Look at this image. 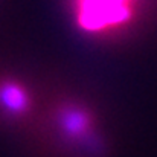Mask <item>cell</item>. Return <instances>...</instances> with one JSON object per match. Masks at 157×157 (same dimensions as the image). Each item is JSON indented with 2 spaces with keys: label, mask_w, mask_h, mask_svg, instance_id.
Instances as JSON below:
<instances>
[{
  "label": "cell",
  "mask_w": 157,
  "mask_h": 157,
  "mask_svg": "<svg viewBox=\"0 0 157 157\" xmlns=\"http://www.w3.org/2000/svg\"><path fill=\"white\" fill-rule=\"evenodd\" d=\"M59 122L63 131L75 140H84L87 136L92 134L89 114L76 107H69L63 110L59 114Z\"/></svg>",
  "instance_id": "2"
},
{
  "label": "cell",
  "mask_w": 157,
  "mask_h": 157,
  "mask_svg": "<svg viewBox=\"0 0 157 157\" xmlns=\"http://www.w3.org/2000/svg\"><path fill=\"white\" fill-rule=\"evenodd\" d=\"M0 105L9 113H21L28 108V95L21 86L5 82L0 86Z\"/></svg>",
  "instance_id": "3"
},
{
  "label": "cell",
  "mask_w": 157,
  "mask_h": 157,
  "mask_svg": "<svg viewBox=\"0 0 157 157\" xmlns=\"http://www.w3.org/2000/svg\"><path fill=\"white\" fill-rule=\"evenodd\" d=\"M140 0H73L79 28L90 34H107L128 25Z\"/></svg>",
  "instance_id": "1"
}]
</instances>
